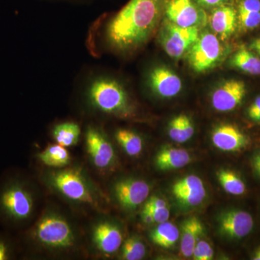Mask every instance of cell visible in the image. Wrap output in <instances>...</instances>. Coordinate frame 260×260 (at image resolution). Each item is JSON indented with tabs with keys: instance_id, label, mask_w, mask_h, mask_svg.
I'll return each instance as SVG.
<instances>
[{
	"instance_id": "obj_1",
	"label": "cell",
	"mask_w": 260,
	"mask_h": 260,
	"mask_svg": "<svg viewBox=\"0 0 260 260\" xmlns=\"http://www.w3.org/2000/svg\"><path fill=\"white\" fill-rule=\"evenodd\" d=\"M168 0H129L119 11L104 15L89 30L87 45L93 55L128 56L142 49L164 17Z\"/></svg>"
},
{
	"instance_id": "obj_2",
	"label": "cell",
	"mask_w": 260,
	"mask_h": 260,
	"mask_svg": "<svg viewBox=\"0 0 260 260\" xmlns=\"http://www.w3.org/2000/svg\"><path fill=\"white\" fill-rule=\"evenodd\" d=\"M77 84L85 105L92 112L118 117L134 115L135 107L129 90L115 75L96 67L84 72Z\"/></svg>"
},
{
	"instance_id": "obj_3",
	"label": "cell",
	"mask_w": 260,
	"mask_h": 260,
	"mask_svg": "<svg viewBox=\"0 0 260 260\" xmlns=\"http://www.w3.org/2000/svg\"><path fill=\"white\" fill-rule=\"evenodd\" d=\"M34 198L25 182L13 179L0 187V218L10 223H21L30 218Z\"/></svg>"
},
{
	"instance_id": "obj_4",
	"label": "cell",
	"mask_w": 260,
	"mask_h": 260,
	"mask_svg": "<svg viewBox=\"0 0 260 260\" xmlns=\"http://www.w3.org/2000/svg\"><path fill=\"white\" fill-rule=\"evenodd\" d=\"M36 239L44 245L56 249L70 247L75 242L73 229L64 218L54 213L43 216L36 226Z\"/></svg>"
},
{
	"instance_id": "obj_5",
	"label": "cell",
	"mask_w": 260,
	"mask_h": 260,
	"mask_svg": "<svg viewBox=\"0 0 260 260\" xmlns=\"http://www.w3.org/2000/svg\"><path fill=\"white\" fill-rule=\"evenodd\" d=\"M200 34L199 27L183 28L165 19L159 41L168 55L177 59L189 51Z\"/></svg>"
},
{
	"instance_id": "obj_6",
	"label": "cell",
	"mask_w": 260,
	"mask_h": 260,
	"mask_svg": "<svg viewBox=\"0 0 260 260\" xmlns=\"http://www.w3.org/2000/svg\"><path fill=\"white\" fill-rule=\"evenodd\" d=\"M222 52L223 48L218 37L211 32H205L200 34L188 51V62L196 73H203L217 64Z\"/></svg>"
},
{
	"instance_id": "obj_7",
	"label": "cell",
	"mask_w": 260,
	"mask_h": 260,
	"mask_svg": "<svg viewBox=\"0 0 260 260\" xmlns=\"http://www.w3.org/2000/svg\"><path fill=\"white\" fill-rule=\"evenodd\" d=\"M51 184L68 199L79 203L93 204L95 199L85 178L75 169H66L53 173Z\"/></svg>"
},
{
	"instance_id": "obj_8",
	"label": "cell",
	"mask_w": 260,
	"mask_h": 260,
	"mask_svg": "<svg viewBox=\"0 0 260 260\" xmlns=\"http://www.w3.org/2000/svg\"><path fill=\"white\" fill-rule=\"evenodd\" d=\"M164 18L183 28L199 27L207 20L205 10L195 0H168Z\"/></svg>"
},
{
	"instance_id": "obj_9",
	"label": "cell",
	"mask_w": 260,
	"mask_h": 260,
	"mask_svg": "<svg viewBox=\"0 0 260 260\" xmlns=\"http://www.w3.org/2000/svg\"><path fill=\"white\" fill-rule=\"evenodd\" d=\"M145 83L150 91L165 99L175 97L182 89L180 77L164 66H155L149 70Z\"/></svg>"
},
{
	"instance_id": "obj_10",
	"label": "cell",
	"mask_w": 260,
	"mask_h": 260,
	"mask_svg": "<svg viewBox=\"0 0 260 260\" xmlns=\"http://www.w3.org/2000/svg\"><path fill=\"white\" fill-rule=\"evenodd\" d=\"M85 142L89 155L95 167L104 169L110 166L114 159V149L100 128L88 126Z\"/></svg>"
},
{
	"instance_id": "obj_11",
	"label": "cell",
	"mask_w": 260,
	"mask_h": 260,
	"mask_svg": "<svg viewBox=\"0 0 260 260\" xmlns=\"http://www.w3.org/2000/svg\"><path fill=\"white\" fill-rule=\"evenodd\" d=\"M245 95L246 85L244 82L226 80L214 90L211 96L212 106L218 112H231L242 103Z\"/></svg>"
},
{
	"instance_id": "obj_12",
	"label": "cell",
	"mask_w": 260,
	"mask_h": 260,
	"mask_svg": "<svg viewBox=\"0 0 260 260\" xmlns=\"http://www.w3.org/2000/svg\"><path fill=\"white\" fill-rule=\"evenodd\" d=\"M118 203L126 209H135L144 203L150 193V186L140 179H127L118 181L114 188Z\"/></svg>"
},
{
	"instance_id": "obj_13",
	"label": "cell",
	"mask_w": 260,
	"mask_h": 260,
	"mask_svg": "<svg viewBox=\"0 0 260 260\" xmlns=\"http://www.w3.org/2000/svg\"><path fill=\"white\" fill-rule=\"evenodd\" d=\"M254 221L250 214L243 210L225 212L219 219V229L223 235L231 239H242L252 230Z\"/></svg>"
},
{
	"instance_id": "obj_14",
	"label": "cell",
	"mask_w": 260,
	"mask_h": 260,
	"mask_svg": "<svg viewBox=\"0 0 260 260\" xmlns=\"http://www.w3.org/2000/svg\"><path fill=\"white\" fill-rule=\"evenodd\" d=\"M172 193L181 204L194 207L203 203L206 196L204 184L198 176L189 175L177 181Z\"/></svg>"
},
{
	"instance_id": "obj_15",
	"label": "cell",
	"mask_w": 260,
	"mask_h": 260,
	"mask_svg": "<svg viewBox=\"0 0 260 260\" xmlns=\"http://www.w3.org/2000/svg\"><path fill=\"white\" fill-rule=\"evenodd\" d=\"M212 141L217 148L223 151H237L247 144L245 135L235 126L222 124L214 129Z\"/></svg>"
},
{
	"instance_id": "obj_16",
	"label": "cell",
	"mask_w": 260,
	"mask_h": 260,
	"mask_svg": "<svg viewBox=\"0 0 260 260\" xmlns=\"http://www.w3.org/2000/svg\"><path fill=\"white\" fill-rule=\"evenodd\" d=\"M237 11L232 5H225L211 10L210 23L212 29L220 39L232 36L237 26Z\"/></svg>"
},
{
	"instance_id": "obj_17",
	"label": "cell",
	"mask_w": 260,
	"mask_h": 260,
	"mask_svg": "<svg viewBox=\"0 0 260 260\" xmlns=\"http://www.w3.org/2000/svg\"><path fill=\"white\" fill-rule=\"evenodd\" d=\"M93 238L98 249L107 254L116 252L123 240L119 228L108 222L98 224L94 229Z\"/></svg>"
},
{
	"instance_id": "obj_18",
	"label": "cell",
	"mask_w": 260,
	"mask_h": 260,
	"mask_svg": "<svg viewBox=\"0 0 260 260\" xmlns=\"http://www.w3.org/2000/svg\"><path fill=\"white\" fill-rule=\"evenodd\" d=\"M203 232V224L197 217L186 219L181 225V253L184 257L192 256L193 250Z\"/></svg>"
},
{
	"instance_id": "obj_19",
	"label": "cell",
	"mask_w": 260,
	"mask_h": 260,
	"mask_svg": "<svg viewBox=\"0 0 260 260\" xmlns=\"http://www.w3.org/2000/svg\"><path fill=\"white\" fill-rule=\"evenodd\" d=\"M190 160V155L185 150L164 148L156 155L155 165L160 170H172L186 167Z\"/></svg>"
},
{
	"instance_id": "obj_20",
	"label": "cell",
	"mask_w": 260,
	"mask_h": 260,
	"mask_svg": "<svg viewBox=\"0 0 260 260\" xmlns=\"http://www.w3.org/2000/svg\"><path fill=\"white\" fill-rule=\"evenodd\" d=\"M81 134V127L75 121L59 123L52 129V136L57 144L65 147L73 146L78 143Z\"/></svg>"
},
{
	"instance_id": "obj_21",
	"label": "cell",
	"mask_w": 260,
	"mask_h": 260,
	"mask_svg": "<svg viewBox=\"0 0 260 260\" xmlns=\"http://www.w3.org/2000/svg\"><path fill=\"white\" fill-rule=\"evenodd\" d=\"M152 242L162 248H171L179 240V231L171 222L160 223L150 233Z\"/></svg>"
},
{
	"instance_id": "obj_22",
	"label": "cell",
	"mask_w": 260,
	"mask_h": 260,
	"mask_svg": "<svg viewBox=\"0 0 260 260\" xmlns=\"http://www.w3.org/2000/svg\"><path fill=\"white\" fill-rule=\"evenodd\" d=\"M41 161L47 167L62 168L70 164V155L65 147L59 144L51 145L39 153Z\"/></svg>"
},
{
	"instance_id": "obj_23",
	"label": "cell",
	"mask_w": 260,
	"mask_h": 260,
	"mask_svg": "<svg viewBox=\"0 0 260 260\" xmlns=\"http://www.w3.org/2000/svg\"><path fill=\"white\" fill-rule=\"evenodd\" d=\"M231 64L248 74L260 75V59L247 49L237 51L232 58Z\"/></svg>"
},
{
	"instance_id": "obj_24",
	"label": "cell",
	"mask_w": 260,
	"mask_h": 260,
	"mask_svg": "<svg viewBox=\"0 0 260 260\" xmlns=\"http://www.w3.org/2000/svg\"><path fill=\"white\" fill-rule=\"evenodd\" d=\"M115 138L119 144L130 156H136L143 150V140L139 135L128 129H119Z\"/></svg>"
},
{
	"instance_id": "obj_25",
	"label": "cell",
	"mask_w": 260,
	"mask_h": 260,
	"mask_svg": "<svg viewBox=\"0 0 260 260\" xmlns=\"http://www.w3.org/2000/svg\"><path fill=\"white\" fill-rule=\"evenodd\" d=\"M219 182L229 194L242 195L246 191L244 181L235 173L229 170H220L217 173Z\"/></svg>"
},
{
	"instance_id": "obj_26",
	"label": "cell",
	"mask_w": 260,
	"mask_h": 260,
	"mask_svg": "<svg viewBox=\"0 0 260 260\" xmlns=\"http://www.w3.org/2000/svg\"><path fill=\"white\" fill-rule=\"evenodd\" d=\"M146 254L145 244L139 238L130 237L122 246V257L126 260H140Z\"/></svg>"
},
{
	"instance_id": "obj_27",
	"label": "cell",
	"mask_w": 260,
	"mask_h": 260,
	"mask_svg": "<svg viewBox=\"0 0 260 260\" xmlns=\"http://www.w3.org/2000/svg\"><path fill=\"white\" fill-rule=\"evenodd\" d=\"M169 134L172 140L177 143H181L187 141L181 115L176 116L171 121L169 124Z\"/></svg>"
},
{
	"instance_id": "obj_28",
	"label": "cell",
	"mask_w": 260,
	"mask_h": 260,
	"mask_svg": "<svg viewBox=\"0 0 260 260\" xmlns=\"http://www.w3.org/2000/svg\"><path fill=\"white\" fill-rule=\"evenodd\" d=\"M238 18L245 28H255L260 25V12H241L238 13Z\"/></svg>"
},
{
	"instance_id": "obj_29",
	"label": "cell",
	"mask_w": 260,
	"mask_h": 260,
	"mask_svg": "<svg viewBox=\"0 0 260 260\" xmlns=\"http://www.w3.org/2000/svg\"><path fill=\"white\" fill-rule=\"evenodd\" d=\"M213 249L205 241H198L193 250V259L195 260H210L213 257Z\"/></svg>"
},
{
	"instance_id": "obj_30",
	"label": "cell",
	"mask_w": 260,
	"mask_h": 260,
	"mask_svg": "<svg viewBox=\"0 0 260 260\" xmlns=\"http://www.w3.org/2000/svg\"><path fill=\"white\" fill-rule=\"evenodd\" d=\"M144 209L148 210L153 215L155 223H164L169 220L170 212L167 207L162 208H153L149 205H145Z\"/></svg>"
},
{
	"instance_id": "obj_31",
	"label": "cell",
	"mask_w": 260,
	"mask_h": 260,
	"mask_svg": "<svg viewBox=\"0 0 260 260\" xmlns=\"http://www.w3.org/2000/svg\"><path fill=\"white\" fill-rule=\"evenodd\" d=\"M197 3L205 10L215 9L225 5H232L234 0H195Z\"/></svg>"
},
{
	"instance_id": "obj_32",
	"label": "cell",
	"mask_w": 260,
	"mask_h": 260,
	"mask_svg": "<svg viewBox=\"0 0 260 260\" xmlns=\"http://www.w3.org/2000/svg\"><path fill=\"white\" fill-rule=\"evenodd\" d=\"M241 12H260V0H241L238 13Z\"/></svg>"
},
{
	"instance_id": "obj_33",
	"label": "cell",
	"mask_w": 260,
	"mask_h": 260,
	"mask_svg": "<svg viewBox=\"0 0 260 260\" xmlns=\"http://www.w3.org/2000/svg\"><path fill=\"white\" fill-rule=\"evenodd\" d=\"M248 115L251 120L260 121V95L256 98L248 109Z\"/></svg>"
},
{
	"instance_id": "obj_34",
	"label": "cell",
	"mask_w": 260,
	"mask_h": 260,
	"mask_svg": "<svg viewBox=\"0 0 260 260\" xmlns=\"http://www.w3.org/2000/svg\"><path fill=\"white\" fill-rule=\"evenodd\" d=\"M11 254V247L9 242L5 238L0 237V260L10 259Z\"/></svg>"
},
{
	"instance_id": "obj_35",
	"label": "cell",
	"mask_w": 260,
	"mask_h": 260,
	"mask_svg": "<svg viewBox=\"0 0 260 260\" xmlns=\"http://www.w3.org/2000/svg\"><path fill=\"white\" fill-rule=\"evenodd\" d=\"M181 119H182L183 126H184L186 138H187V140H189L194 133V128L192 121H191L189 116L184 115V114H181Z\"/></svg>"
},
{
	"instance_id": "obj_36",
	"label": "cell",
	"mask_w": 260,
	"mask_h": 260,
	"mask_svg": "<svg viewBox=\"0 0 260 260\" xmlns=\"http://www.w3.org/2000/svg\"><path fill=\"white\" fill-rule=\"evenodd\" d=\"M145 205L153 207V208H162V207H167V205L165 200L158 198V197H152Z\"/></svg>"
},
{
	"instance_id": "obj_37",
	"label": "cell",
	"mask_w": 260,
	"mask_h": 260,
	"mask_svg": "<svg viewBox=\"0 0 260 260\" xmlns=\"http://www.w3.org/2000/svg\"><path fill=\"white\" fill-rule=\"evenodd\" d=\"M142 218H143V221L147 224H151L155 223V220L152 214L148 210L143 208V212H142Z\"/></svg>"
},
{
	"instance_id": "obj_38",
	"label": "cell",
	"mask_w": 260,
	"mask_h": 260,
	"mask_svg": "<svg viewBox=\"0 0 260 260\" xmlns=\"http://www.w3.org/2000/svg\"><path fill=\"white\" fill-rule=\"evenodd\" d=\"M42 1L56 2V3H87L88 2H93L95 0H42Z\"/></svg>"
},
{
	"instance_id": "obj_39",
	"label": "cell",
	"mask_w": 260,
	"mask_h": 260,
	"mask_svg": "<svg viewBox=\"0 0 260 260\" xmlns=\"http://www.w3.org/2000/svg\"><path fill=\"white\" fill-rule=\"evenodd\" d=\"M251 48L260 56V37L253 41L251 44Z\"/></svg>"
},
{
	"instance_id": "obj_40",
	"label": "cell",
	"mask_w": 260,
	"mask_h": 260,
	"mask_svg": "<svg viewBox=\"0 0 260 260\" xmlns=\"http://www.w3.org/2000/svg\"><path fill=\"white\" fill-rule=\"evenodd\" d=\"M253 165L255 169L260 168V153L254 157V160H253Z\"/></svg>"
},
{
	"instance_id": "obj_41",
	"label": "cell",
	"mask_w": 260,
	"mask_h": 260,
	"mask_svg": "<svg viewBox=\"0 0 260 260\" xmlns=\"http://www.w3.org/2000/svg\"><path fill=\"white\" fill-rule=\"evenodd\" d=\"M252 259L260 260V247L255 251V254L253 256Z\"/></svg>"
},
{
	"instance_id": "obj_42",
	"label": "cell",
	"mask_w": 260,
	"mask_h": 260,
	"mask_svg": "<svg viewBox=\"0 0 260 260\" xmlns=\"http://www.w3.org/2000/svg\"><path fill=\"white\" fill-rule=\"evenodd\" d=\"M255 170L256 172L258 173V174H259V175L260 176V168H259V169H255Z\"/></svg>"
}]
</instances>
